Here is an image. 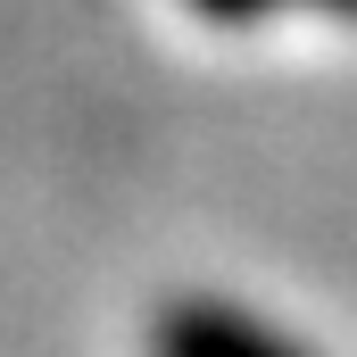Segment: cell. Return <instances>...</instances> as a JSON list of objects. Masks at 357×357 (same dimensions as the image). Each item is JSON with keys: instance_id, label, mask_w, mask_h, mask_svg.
<instances>
[{"instance_id": "6da1fadb", "label": "cell", "mask_w": 357, "mask_h": 357, "mask_svg": "<svg viewBox=\"0 0 357 357\" xmlns=\"http://www.w3.org/2000/svg\"><path fill=\"white\" fill-rule=\"evenodd\" d=\"M142 357H324L299 341L291 324H274L266 307L225 299V291H167L142 324Z\"/></svg>"}, {"instance_id": "7a4b0ae2", "label": "cell", "mask_w": 357, "mask_h": 357, "mask_svg": "<svg viewBox=\"0 0 357 357\" xmlns=\"http://www.w3.org/2000/svg\"><path fill=\"white\" fill-rule=\"evenodd\" d=\"M199 25H216V33H250V25H266V17H282L291 0H183Z\"/></svg>"}, {"instance_id": "3957f363", "label": "cell", "mask_w": 357, "mask_h": 357, "mask_svg": "<svg viewBox=\"0 0 357 357\" xmlns=\"http://www.w3.org/2000/svg\"><path fill=\"white\" fill-rule=\"evenodd\" d=\"M316 17H333V25H357V0H307Z\"/></svg>"}]
</instances>
